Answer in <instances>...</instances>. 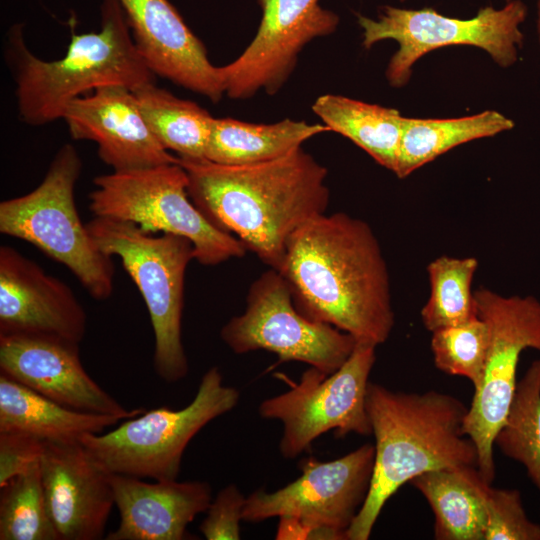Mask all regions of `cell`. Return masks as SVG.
<instances>
[{
    "instance_id": "6da1fadb",
    "label": "cell",
    "mask_w": 540,
    "mask_h": 540,
    "mask_svg": "<svg viewBox=\"0 0 540 540\" xmlns=\"http://www.w3.org/2000/svg\"><path fill=\"white\" fill-rule=\"evenodd\" d=\"M307 318L377 347L395 323L390 277L370 225L344 212L323 213L289 239L282 269Z\"/></svg>"
},
{
    "instance_id": "7a4b0ae2",
    "label": "cell",
    "mask_w": 540,
    "mask_h": 540,
    "mask_svg": "<svg viewBox=\"0 0 540 540\" xmlns=\"http://www.w3.org/2000/svg\"><path fill=\"white\" fill-rule=\"evenodd\" d=\"M178 158L187 173L189 197L207 220L278 271L290 237L326 213L327 169L302 146L253 164Z\"/></svg>"
},
{
    "instance_id": "3957f363",
    "label": "cell",
    "mask_w": 540,
    "mask_h": 540,
    "mask_svg": "<svg viewBox=\"0 0 540 540\" xmlns=\"http://www.w3.org/2000/svg\"><path fill=\"white\" fill-rule=\"evenodd\" d=\"M366 410L375 438L374 467L347 540H368L386 502L420 474L477 467L476 446L463 430L468 407L458 398L435 390L394 391L369 382Z\"/></svg>"
},
{
    "instance_id": "277c9868",
    "label": "cell",
    "mask_w": 540,
    "mask_h": 540,
    "mask_svg": "<svg viewBox=\"0 0 540 540\" xmlns=\"http://www.w3.org/2000/svg\"><path fill=\"white\" fill-rule=\"evenodd\" d=\"M6 52L20 119L31 126L62 119L71 101L98 88L123 86L134 91L154 82L119 0H102L100 30L73 34L60 59L46 61L34 55L20 24L9 30Z\"/></svg>"
},
{
    "instance_id": "5b68a950",
    "label": "cell",
    "mask_w": 540,
    "mask_h": 540,
    "mask_svg": "<svg viewBox=\"0 0 540 540\" xmlns=\"http://www.w3.org/2000/svg\"><path fill=\"white\" fill-rule=\"evenodd\" d=\"M86 227L104 254L121 259L144 299L154 332L157 376L167 383L182 380L189 372L182 313L185 272L195 259L192 242L170 233L154 236L135 223L105 217H94Z\"/></svg>"
},
{
    "instance_id": "8992f818",
    "label": "cell",
    "mask_w": 540,
    "mask_h": 540,
    "mask_svg": "<svg viewBox=\"0 0 540 540\" xmlns=\"http://www.w3.org/2000/svg\"><path fill=\"white\" fill-rule=\"evenodd\" d=\"M81 170L76 148L63 145L34 190L0 203V232L65 265L91 297L103 301L113 292L114 265L79 217L74 189Z\"/></svg>"
},
{
    "instance_id": "52a82bcc",
    "label": "cell",
    "mask_w": 540,
    "mask_h": 540,
    "mask_svg": "<svg viewBox=\"0 0 540 540\" xmlns=\"http://www.w3.org/2000/svg\"><path fill=\"white\" fill-rule=\"evenodd\" d=\"M239 398V391L226 386L220 370L211 367L184 408L145 410L109 432L85 434L79 442L108 473L175 480L192 438L209 422L231 411Z\"/></svg>"
},
{
    "instance_id": "ba28073f",
    "label": "cell",
    "mask_w": 540,
    "mask_h": 540,
    "mask_svg": "<svg viewBox=\"0 0 540 540\" xmlns=\"http://www.w3.org/2000/svg\"><path fill=\"white\" fill-rule=\"evenodd\" d=\"M89 194L95 217L135 223L144 231L170 233L188 238L197 262L206 266L223 263L246 253L232 234L211 224L188 194V177L177 163L100 175Z\"/></svg>"
},
{
    "instance_id": "9c48e42d",
    "label": "cell",
    "mask_w": 540,
    "mask_h": 540,
    "mask_svg": "<svg viewBox=\"0 0 540 540\" xmlns=\"http://www.w3.org/2000/svg\"><path fill=\"white\" fill-rule=\"evenodd\" d=\"M526 13L520 0H511L501 9L486 6L470 19L444 16L432 8L412 10L385 5L376 20L360 14L357 20L365 48L386 39L398 43L386 77L391 86L401 87L409 81L411 68L420 57L444 46H475L487 51L500 66L512 65L517 59V45L523 40L519 26Z\"/></svg>"
},
{
    "instance_id": "30bf717a",
    "label": "cell",
    "mask_w": 540,
    "mask_h": 540,
    "mask_svg": "<svg viewBox=\"0 0 540 540\" xmlns=\"http://www.w3.org/2000/svg\"><path fill=\"white\" fill-rule=\"evenodd\" d=\"M474 299L490 339L483 377L474 389L463 430L476 446L481 477L491 484L494 440L515 393L520 355L528 348L540 352V300L530 295L503 296L486 288L476 290Z\"/></svg>"
},
{
    "instance_id": "8fae6325",
    "label": "cell",
    "mask_w": 540,
    "mask_h": 540,
    "mask_svg": "<svg viewBox=\"0 0 540 540\" xmlns=\"http://www.w3.org/2000/svg\"><path fill=\"white\" fill-rule=\"evenodd\" d=\"M220 337L236 354L265 350L281 362H303L326 374L340 368L357 344L350 334L305 317L287 280L273 268L252 283L245 311L221 328Z\"/></svg>"
},
{
    "instance_id": "7c38bea8",
    "label": "cell",
    "mask_w": 540,
    "mask_h": 540,
    "mask_svg": "<svg viewBox=\"0 0 540 540\" xmlns=\"http://www.w3.org/2000/svg\"><path fill=\"white\" fill-rule=\"evenodd\" d=\"M375 349L357 343L350 357L333 373L310 367L288 391L260 403L258 412L262 418L279 420L283 425L279 443L283 457H297L330 430H335L338 437L372 433L366 393L376 360Z\"/></svg>"
},
{
    "instance_id": "4fadbf2b",
    "label": "cell",
    "mask_w": 540,
    "mask_h": 540,
    "mask_svg": "<svg viewBox=\"0 0 540 540\" xmlns=\"http://www.w3.org/2000/svg\"><path fill=\"white\" fill-rule=\"evenodd\" d=\"M375 448L364 444L332 461L313 457L300 464L301 475L286 486L246 497L242 518L261 522L294 517L309 527H329L346 534L369 491Z\"/></svg>"
},
{
    "instance_id": "5bb4252c",
    "label": "cell",
    "mask_w": 540,
    "mask_h": 540,
    "mask_svg": "<svg viewBox=\"0 0 540 540\" xmlns=\"http://www.w3.org/2000/svg\"><path fill=\"white\" fill-rule=\"evenodd\" d=\"M261 20L255 37L232 62L220 66L225 94L253 97L263 90L274 95L293 73L300 52L312 40L332 34L339 16L319 0H257Z\"/></svg>"
},
{
    "instance_id": "9a60e30c",
    "label": "cell",
    "mask_w": 540,
    "mask_h": 540,
    "mask_svg": "<svg viewBox=\"0 0 540 540\" xmlns=\"http://www.w3.org/2000/svg\"><path fill=\"white\" fill-rule=\"evenodd\" d=\"M0 373L74 410L126 420L145 412L128 409L83 367L79 343L38 334L0 335Z\"/></svg>"
},
{
    "instance_id": "2e32d148",
    "label": "cell",
    "mask_w": 540,
    "mask_h": 540,
    "mask_svg": "<svg viewBox=\"0 0 540 540\" xmlns=\"http://www.w3.org/2000/svg\"><path fill=\"white\" fill-rule=\"evenodd\" d=\"M71 137L97 144L99 158L113 171L177 163L150 130L134 92L106 86L71 101L63 118Z\"/></svg>"
},
{
    "instance_id": "e0dca14e",
    "label": "cell",
    "mask_w": 540,
    "mask_h": 540,
    "mask_svg": "<svg viewBox=\"0 0 540 540\" xmlns=\"http://www.w3.org/2000/svg\"><path fill=\"white\" fill-rule=\"evenodd\" d=\"M85 309L62 280L16 249L0 247V335L38 334L80 343Z\"/></svg>"
},
{
    "instance_id": "ac0fdd59",
    "label": "cell",
    "mask_w": 540,
    "mask_h": 540,
    "mask_svg": "<svg viewBox=\"0 0 540 540\" xmlns=\"http://www.w3.org/2000/svg\"><path fill=\"white\" fill-rule=\"evenodd\" d=\"M39 463L58 540L102 539L115 505L109 473L80 442H45Z\"/></svg>"
},
{
    "instance_id": "d6986e66",
    "label": "cell",
    "mask_w": 540,
    "mask_h": 540,
    "mask_svg": "<svg viewBox=\"0 0 540 540\" xmlns=\"http://www.w3.org/2000/svg\"><path fill=\"white\" fill-rule=\"evenodd\" d=\"M134 43L154 75L219 102L225 94L220 66L169 0H119Z\"/></svg>"
},
{
    "instance_id": "ffe728a7",
    "label": "cell",
    "mask_w": 540,
    "mask_h": 540,
    "mask_svg": "<svg viewBox=\"0 0 540 540\" xmlns=\"http://www.w3.org/2000/svg\"><path fill=\"white\" fill-rule=\"evenodd\" d=\"M118 528L107 540H182L194 518L206 512L211 486L206 481L156 480L109 473Z\"/></svg>"
},
{
    "instance_id": "44dd1931",
    "label": "cell",
    "mask_w": 540,
    "mask_h": 540,
    "mask_svg": "<svg viewBox=\"0 0 540 540\" xmlns=\"http://www.w3.org/2000/svg\"><path fill=\"white\" fill-rule=\"evenodd\" d=\"M119 418L68 408L0 373V432L22 433L43 442H79L102 433Z\"/></svg>"
},
{
    "instance_id": "7402d4cb",
    "label": "cell",
    "mask_w": 540,
    "mask_h": 540,
    "mask_svg": "<svg viewBox=\"0 0 540 540\" xmlns=\"http://www.w3.org/2000/svg\"><path fill=\"white\" fill-rule=\"evenodd\" d=\"M484 482L475 466L435 469L410 481L434 513L435 539L485 540Z\"/></svg>"
},
{
    "instance_id": "603a6c76",
    "label": "cell",
    "mask_w": 540,
    "mask_h": 540,
    "mask_svg": "<svg viewBox=\"0 0 540 540\" xmlns=\"http://www.w3.org/2000/svg\"><path fill=\"white\" fill-rule=\"evenodd\" d=\"M323 132H330L324 124L291 119L260 124L214 118L205 158L227 165L270 161L301 147L306 140Z\"/></svg>"
},
{
    "instance_id": "cb8c5ba5",
    "label": "cell",
    "mask_w": 540,
    "mask_h": 540,
    "mask_svg": "<svg viewBox=\"0 0 540 540\" xmlns=\"http://www.w3.org/2000/svg\"><path fill=\"white\" fill-rule=\"evenodd\" d=\"M312 110L330 131L348 138L381 166L395 171L403 120L397 109L325 94L315 100Z\"/></svg>"
},
{
    "instance_id": "d4e9b609",
    "label": "cell",
    "mask_w": 540,
    "mask_h": 540,
    "mask_svg": "<svg viewBox=\"0 0 540 540\" xmlns=\"http://www.w3.org/2000/svg\"><path fill=\"white\" fill-rule=\"evenodd\" d=\"M513 126L512 120L494 110L451 119L403 117L394 173L399 178H405L414 170L460 144L494 136Z\"/></svg>"
},
{
    "instance_id": "484cf974",
    "label": "cell",
    "mask_w": 540,
    "mask_h": 540,
    "mask_svg": "<svg viewBox=\"0 0 540 540\" xmlns=\"http://www.w3.org/2000/svg\"><path fill=\"white\" fill-rule=\"evenodd\" d=\"M134 94L150 130L166 150L178 157L205 158L213 117L197 103L179 98L148 82Z\"/></svg>"
},
{
    "instance_id": "4316f807",
    "label": "cell",
    "mask_w": 540,
    "mask_h": 540,
    "mask_svg": "<svg viewBox=\"0 0 540 540\" xmlns=\"http://www.w3.org/2000/svg\"><path fill=\"white\" fill-rule=\"evenodd\" d=\"M495 445L501 453L522 464L540 494V358L517 382Z\"/></svg>"
},
{
    "instance_id": "83f0119b",
    "label": "cell",
    "mask_w": 540,
    "mask_h": 540,
    "mask_svg": "<svg viewBox=\"0 0 540 540\" xmlns=\"http://www.w3.org/2000/svg\"><path fill=\"white\" fill-rule=\"evenodd\" d=\"M478 267L474 257L442 255L427 266L430 295L421 310L425 328L438 329L460 324L477 315L472 281Z\"/></svg>"
},
{
    "instance_id": "f1b7e54d",
    "label": "cell",
    "mask_w": 540,
    "mask_h": 540,
    "mask_svg": "<svg viewBox=\"0 0 540 540\" xmlns=\"http://www.w3.org/2000/svg\"><path fill=\"white\" fill-rule=\"evenodd\" d=\"M0 490V540H58L46 505L39 461Z\"/></svg>"
},
{
    "instance_id": "f546056e",
    "label": "cell",
    "mask_w": 540,
    "mask_h": 540,
    "mask_svg": "<svg viewBox=\"0 0 540 540\" xmlns=\"http://www.w3.org/2000/svg\"><path fill=\"white\" fill-rule=\"evenodd\" d=\"M432 333L431 350L436 367L446 374L467 378L477 388L482 380L489 328L478 315Z\"/></svg>"
},
{
    "instance_id": "4dcf8cb0",
    "label": "cell",
    "mask_w": 540,
    "mask_h": 540,
    "mask_svg": "<svg viewBox=\"0 0 540 540\" xmlns=\"http://www.w3.org/2000/svg\"><path fill=\"white\" fill-rule=\"evenodd\" d=\"M485 540H540V525L527 516L516 489H499L484 482Z\"/></svg>"
},
{
    "instance_id": "1f68e13d",
    "label": "cell",
    "mask_w": 540,
    "mask_h": 540,
    "mask_svg": "<svg viewBox=\"0 0 540 540\" xmlns=\"http://www.w3.org/2000/svg\"><path fill=\"white\" fill-rule=\"evenodd\" d=\"M246 497L234 484L222 488L206 510L200 531L207 540H239Z\"/></svg>"
},
{
    "instance_id": "d6a6232c",
    "label": "cell",
    "mask_w": 540,
    "mask_h": 540,
    "mask_svg": "<svg viewBox=\"0 0 540 540\" xmlns=\"http://www.w3.org/2000/svg\"><path fill=\"white\" fill-rule=\"evenodd\" d=\"M44 443L26 434L0 432V487L39 461Z\"/></svg>"
},
{
    "instance_id": "836d02e7",
    "label": "cell",
    "mask_w": 540,
    "mask_h": 540,
    "mask_svg": "<svg viewBox=\"0 0 540 540\" xmlns=\"http://www.w3.org/2000/svg\"><path fill=\"white\" fill-rule=\"evenodd\" d=\"M313 528L305 525L294 517H279L276 533L278 540H308L311 539Z\"/></svg>"
},
{
    "instance_id": "e575fe53",
    "label": "cell",
    "mask_w": 540,
    "mask_h": 540,
    "mask_svg": "<svg viewBox=\"0 0 540 540\" xmlns=\"http://www.w3.org/2000/svg\"><path fill=\"white\" fill-rule=\"evenodd\" d=\"M538 33H539V39H540V0L538 3Z\"/></svg>"
},
{
    "instance_id": "d590c367",
    "label": "cell",
    "mask_w": 540,
    "mask_h": 540,
    "mask_svg": "<svg viewBox=\"0 0 540 540\" xmlns=\"http://www.w3.org/2000/svg\"><path fill=\"white\" fill-rule=\"evenodd\" d=\"M507 1H511V0H507Z\"/></svg>"
}]
</instances>
